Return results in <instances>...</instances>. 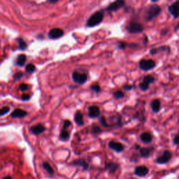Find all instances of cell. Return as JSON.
<instances>
[{"label":"cell","instance_id":"1","mask_svg":"<svg viewBox=\"0 0 179 179\" xmlns=\"http://www.w3.org/2000/svg\"><path fill=\"white\" fill-rule=\"evenodd\" d=\"M161 8L157 4H151L148 6L144 12V19L146 22H150L157 17L161 13Z\"/></svg>","mask_w":179,"mask_h":179},{"label":"cell","instance_id":"2","mask_svg":"<svg viewBox=\"0 0 179 179\" xmlns=\"http://www.w3.org/2000/svg\"><path fill=\"white\" fill-rule=\"evenodd\" d=\"M104 20L103 11H97L90 15L86 21V26L87 27H94L100 25Z\"/></svg>","mask_w":179,"mask_h":179},{"label":"cell","instance_id":"3","mask_svg":"<svg viewBox=\"0 0 179 179\" xmlns=\"http://www.w3.org/2000/svg\"><path fill=\"white\" fill-rule=\"evenodd\" d=\"M125 29L130 34H138L143 32V26L139 22H130L126 25Z\"/></svg>","mask_w":179,"mask_h":179},{"label":"cell","instance_id":"4","mask_svg":"<svg viewBox=\"0 0 179 179\" xmlns=\"http://www.w3.org/2000/svg\"><path fill=\"white\" fill-rule=\"evenodd\" d=\"M156 66V63L154 60H141L139 62V67L141 70L144 72H148V71L152 70L154 69Z\"/></svg>","mask_w":179,"mask_h":179},{"label":"cell","instance_id":"5","mask_svg":"<svg viewBox=\"0 0 179 179\" xmlns=\"http://www.w3.org/2000/svg\"><path fill=\"white\" fill-rule=\"evenodd\" d=\"M72 79L74 82L77 84L83 85L88 81V76L85 73L74 72L72 74Z\"/></svg>","mask_w":179,"mask_h":179},{"label":"cell","instance_id":"6","mask_svg":"<svg viewBox=\"0 0 179 179\" xmlns=\"http://www.w3.org/2000/svg\"><path fill=\"white\" fill-rule=\"evenodd\" d=\"M125 6V1L123 0H118L110 4L105 8L106 11H116Z\"/></svg>","mask_w":179,"mask_h":179},{"label":"cell","instance_id":"7","mask_svg":"<svg viewBox=\"0 0 179 179\" xmlns=\"http://www.w3.org/2000/svg\"><path fill=\"white\" fill-rule=\"evenodd\" d=\"M168 11L169 13L175 19L179 17V1L172 3L168 6Z\"/></svg>","mask_w":179,"mask_h":179},{"label":"cell","instance_id":"8","mask_svg":"<svg viewBox=\"0 0 179 179\" xmlns=\"http://www.w3.org/2000/svg\"><path fill=\"white\" fill-rule=\"evenodd\" d=\"M171 153L169 150H164L163 154L156 159V162L158 164H165V163H167L171 159Z\"/></svg>","mask_w":179,"mask_h":179},{"label":"cell","instance_id":"9","mask_svg":"<svg viewBox=\"0 0 179 179\" xmlns=\"http://www.w3.org/2000/svg\"><path fill=\"white\" fill-rule=\"evenodd\" d=\"M64 31L60 28H53L50 29L48 33V36L51 39H57L63 36Z\"/></svg>","mask_w":179,"mask_h":179},{"label":"cell","instance_id":"10","mask_svg":"<svg viewBox=\"0 0 179 179\" xmlns=\"http://www.w3.org/2000/svg\"><path fill=\"white\" fill-rule=\"evenodd\" d=\"M88 111L90 118H98L100 115V109L97 106H90L88 108Z\"/></svg>","mask_w":179,"mask_h":179},{"label":"cell","instance_id":"11","mask_svg":"<svg viewBox=\"0 0 179 179\" xmlns=\"http://www.w3.org/2000/svg\"><path fill=\"white\" fill-rule=\"evenodd\" d=\"M108 146H109V147L111 149H112V150H114L116 151V152L118 153L123 152L125 148L124 146H123L122 143H120V142L114 141H111L109 142Z\"/></svg>","mask_w":179,"mask_h":179},{"label":"cell","instance_id":"12","mask_svg":"<svg viewBox=\"0 0 179 179\" xmlns=\"http://www.w3.org/2000/svg\"><path fill=\"white\" fill-rule=\"evenodd\" d=\"M134 173L139 176L143 177L148 173V169L146 166H139L135 169Z\"/></svg>","mask_w":179,"mask_h":179},{"label":"cell","instance_id":"13","mask_svg":"<svg viewBox=\"0 0 179 179\" xmlns=\"http://www.w3.org/2000/svg\"><path fill=\"white\" fill-rule=\"evenodd\" d=\"M27 115V113L25 111L22 110V109H17L12 112L11 116V117L13 118H22L25 117Z\"/></svg>","mask_w":179,"mask_h":179},{"label":"cell","instance_id":"14","mask_svg":"<svg viewBox=\"0 0 179 179\" xmlns=\"http://www.w3.org/2000/svg\"><path fill=\"white\" fill-rule=\"evenodd\" d=\"M74 121L79 126L84 125V120H83V116L81 111H78L74 115Z\"/></svg>","mask_w":179,"mask_h":179},{"label":"cell","instance_id":"15","mask_svg":"<svg viewBox=\"0 0 179 179\" xmlns=\"http://www.w3.org/2000/svg\"><path fill=\"white\" fill-rule=\"evenodd\" d=\"M160 106L161 102L160 100L158 99H155V100H153L152 102L150 103V107L152 109V111L154 113H158L160 110Z\"/></svg>","mask_w":179,"mask_h":179},{"label":"cell","instance_id":"16","mask_svg":"<svg viewBox=\"0 0 179 179\" xmlns=\"http://www.w3.org/2000/svg\"><path fill=\"white\" fill-rule=\"evenodd\" d=\"M44 131H45L44 126L41 124L36 125H34L31 127V132L35 135H39L40 134L43 133Z\"/></svg>","mask_w":179,"mask_h":179},{"label":"cell","instance_id":"17","mask_svg":"<svg viewBox=\"0 0 179 179\" xmlns=\"http://www.w3.org/2000/svg\"><path fill=\"white\" fill-rule=\"evenodd\" d=\"M140 139L144 143H150L152 142L153 137L148 132H143L140 135Z\"/></svg>","mask_w":179,"mask_h":179},{"label":"cell","instance_id":"18","mask_svg":"<svg viewBox=\"0 0 179 179\" xmlns=\"http://www.w3.org/2000/svg\"><path fill=\"white\" fill-rule=\"evenodd\" d=\"M106 167L108 170H109V172H111V173H114V172L116 171V170L118 169V168H119V165L117 163H115V162H108L107 163V164H106Z\"/></svg>","mask_w":179,"mask_h":179},{"label":"cell","instance_id":"19","mask_svg":"<svg viewBox=\"0 0 179 179\" xmlns=\"http://www.w3.org/2000/svg\"><path fill=\"white\" fill-rule=\"evenodd\" d=\"M72 164L74 165H76V166H83V169H85V170L88 168V163H87V162L85 160V159H76V160L73 162Z\"/></svg>","mask_w":179,"mask_h":179},{"label":"cell","instance_id":"20","mask_svg":"<svg viewBox=\"0 0 179 179\" xmlns=\"http://www.w3.org/2000/svg\"><path fill=\"white\" fill-rule=\"evenodd\" d=\"M154 81H155V79L153 76L151 75H147V76H145L143 78L142 83L146 85H148V86H150V84L154 83Z\"/></svg>","mask_w":179,"mask_h":179},{"label":"cell","instance_id":"21","mask_svg":"<svg viewBox=\"0 0 179 179\" xmlns=\"http://www.w3.org/2000/svg\"><path fill=\"white\" fill-rule=\"evenodd\" d=\"M26 60H27V57H26L25 55H20L18 57V58H17L16 60V63L17 65L18 66H20V67H22V66H23L25 65Z\"/></svg>","mask_w":179,"mask_h":179},{"label":"cell","instance_id":"22","mask_svg":"<svg viewBox=\"0 0 179 179\" xmlns=\"http://www.w3.org/2000/svg\"><path fill=\"white\" fill-rule=\"evenodd\" d=\"M113 97L116 100H120V99H123L125 97V93L123 91H121V90H117V91H116L113 94Z\"/></svg>","mask_w":179,"mask_h":179},{"label":"cell","instance_id":"23","mask_svg":"<svg viewBox=\"0 0 179 179\" xmlns=\"http://www.w3.org/2000/svg\"><path fill=\"white\" fill-rule=\"evenodd\" d=\"M60 139L62 141H67L69 139V133L67 130H62V132H60Z\"/></svg>","mask_w":179,"mask_h":179},{"label":"cell","instance_id":"24","mask_svg":"<svg viewBox=\"0 0 179 179\" xmlns=\"http://www.w3.org/2000/svg\"><path fill=\"white\" fill-rule=\"evenodd\" d=\"M150 150L147 148H140V155L141 157H146L150 154Z\"/></svg>","mask_w":179,"mask_h":179},{"label":"cell","instance_id":"25","mask_svg":"<svg viewBox=\"0 0 179 179\" xmlns=\"http://www.w3.org/2000/svg\"><path fill=\"white\" fill-rule=\"evenodd\" d=\"M18 48L19 49L23 50L27 48V43H25V41L22 39H18Z\"/></svg>","mask_w":179,"mask_h":179},{"label":"cell","instance_id":"26","mask_svg":"<svg viewBox=\"0 0 179 179\" xmlns=\"http://www.w3.org/2000/svg\"><path fill=\"white\" fill-rule=\"evenodd\" d=\"M43 168L45 169L46 170L47 172L48 173H49L50 174H53V173H54V171H53V169L51 167V166L48 164V162H43Z\"/></svg>","mask_w":179,"mask_h":179},{"label":"cell","instance_id":"27","mask_svg":"<svg viewBox=\"0 0 179 179\" xmlns=\"http://www.w3.org/2000/svg\"><path fill=\"white\" fill-rule=\"evenodd\" d=\"M157 53L159 52H167L168 53H170L171 52V48L168 46H162L159 48H157Z\"/></svg>","mask_w":179,"mask_h":179},{"label":"cell","instance_id":"28","mask_svg":"<svg viewBox=\"0 0 179 179\" xmlns=\"http://www.w3.org/2000/svg\"><path fill=\"white\" fill-rule=\"evenodd\" d=\"M90 90L96 93H99L101 92V88L98 83H95V84L92 85V86H90Z\"/></svg>","mask_w":179,"mask_h":179},{"label":"cell","instance_id":"29","mask_svg":"<svg viewBox=\"0 0 179 179\" xmlns=\"http://www.w3.org/2000/svg\"><path fill=\"white\" fill-rule=\"evenodd\" d=\"M102 132V130L101 129L99 126L95 125L92 127V133L93 134H100V133Z\"/></svg>","mask_w":179,"mask_h":179},{"label":"cell","instance_id":"30","mask_svg":"<svg viewBox=\"0 0 179 179\" xmlns=\"http://www.w3.org/2000/svg\"><path fill=\"white\" fill-rule=\"evenodd\" d=\"M36 70V67L34 65H32V64H29V65H27L26 66V68H25V71L27 72L28 73H32L34 72V71Z\"/></svg>","mask_w":179,"mask_h":179},{"label":"cell","instance_id":"31","mask_svg":"<svg viewBox=\"0 0 179 179\" xmlns=\"http://www.w3.org/2000/svg\"><path fill=\"white\" fill-rule=\"evenodd\" d=\"M100 123L104 127H110V125L107 123V118H106L105 116H102V117L100 118Z\"/></svg>","mask_w":179,"mask_h":179},{"label":"cell","instance_id":"32","mask_svg":"<svg viewBox=\"0 0 179 179\" xmlns=\"http://www.w3.org/2000/svg\"><path fill=\"white\" fill-rule=\"evenodd\" d=\"M10 109L8 107H4L0 109V116H2L4 115L8 114L9 112Z\"/></svg>","mask_w":179,"mask_h":179},{"label":"cell","instance_id":"33","mask_svg":"<svg viewBox=\"0 0 179 179\" xmlns=\"http://www.w3.org/2000/svg\"><path fill=\"white\" fill-rule=\"evenodd\" d=\"M139 87L141 90H142V91H143V92L147 91V90L149 89V86L144 84V83H143L142 82L139 84Z\"/></svg>","mask_w":179,"mask_h":179},{"label":"cell","instance_id":"34","mask_svg":"<svg viewBox=\"0 0 179 179\" xmlns=\"http://www.w3.org/2000/svg\"><path fill=\"white\" fill-rule=\"evenodd\" d=\"M118 48L119 49H125L127 46V43L125 42H123V41H119L118 43Z\"/></svg>","mask_w":179,"mask_h":179},{"label":"cell","instance_id":"35","mask_svg":"<svg viewBox=\"0 0 179 179\" xmlns=\"http://www.w3.org/2000/svg\"><path fill=\"white\" fill-rule=\"evenodd\" d=\"M134 88V86H131V85H129V84H125L123 86V89L127 90V91H130V90H132Z\"/></svg>","mask_w":179,"mask_h":179},{"label":"cell","instance_id":"36","mask_svg":"<svg viewBox=\"0 0 179 179\" xmlns=\"http://www.w3.org/2000/svg\"><path fill=\"white\" fill-rule=\"evenodd\" d=\"M71 125H72V123H71L70 121L68 120H65L63 124V130H67L69 127H70Z\"/></svg>","mask_w":179,"mask_h":179},{"label":"cell","instance_id":"37","mask_svg":"<svg viewBox=\"0 0 179 179\" xmlns=\"http://www.w3.org/2000/svg\"><path fill=\"white\" fill-rule=\"evenodd\" d=\"M27 88H28V86H27L26 84H21L19 87V89H20L21 91H25V90H27Z\"/></svg>","mask_w":179,"mask_h":179},{"label":"cell","instance_id":"38","mask_svg":"<svg viewBox=\"0 0 179 179\" xmlns=\"http://www.w3.org/2000/svg\"><path fill=\"white\" fill-rule=\"evenodd\" d=\"M173 141L175 145H179V135H176V136L173 138Z\"/></svg>","mask_w":179,"mask_h":179},{"label":"cell","instance_id":"39","mask_svg":"<svg viewBox=\"0 0 179 179\" xmlns=\"http://www.w3.org/2000/svg\"><path fill=\"white\" fill-rule=\"evenodd\" d=\"M168 32H169V29L167 28H163V29H161L160 34H161V35L164 36V35H166V34H167Z\"/></svg>","mask_w":179,"mask_h":179},{"label":"cell","instance_id":"40","mask_svg":"<svg viewBox=\"0 0 179 179\" xmlns=\"http://www.w3.org/2000/svg\"><path fill=\"white\" fill-rule=\"evenodd\" d=\"M158 53H157V48H151V49L150 50V55H156V54Z\"/></svg>","mask_w":179,"mask_h":179},{"label":"cell","instance_id":"41","mask_svg":"<svg viewBox=\"0 0 179 179\" xmlns=\"http://www.w3.org/2000/svg\"><path fill=\"white\" fill-rule=\"evenodd\" d=\"M22 76V74L21 72H18L16 73V74L14 75V79H20V78H21Z\"/></svg>","mask_w":179,"mask_h":179},{"label":"cell","instance_id":"42","mask_svg":"<svg viewBox=\"0 0 179 179\" xmlns=\"http://www.w3.org/2000/svg\"><path fill=\"white\" fill-rule=\"evenodd\" d=\"M21 98H22V100L27 101V100H28L29 98H30V97H29V95H23L22 96Z\"/></svg>","mask_w":179,"mask_h":179},{"label":"cell","instance_id":"43","mask_svg":"<svg viewBox=\"0 0 179 179\" xmlns=\"http://www.w3.org/2000/svg\"><path fill=\"white\" fill-rule=\"evenodd\" d=\"M143 37H144V41H143V43H148V37H147V36L146 35H143Z\"/></svg>","mask_w":179,"mask_h":179},{"label":"cell","instance_id":"44","mask_svg":"<svg viewBox=\"0 0 179 179\" xmlns=\"http://www.w3.org/2000/svg\"><path fill=\"white\" fill-rule=\"evenodd\" d=\"M178 29H179V22H178V23L176 25L175 29H174V32H177V31H178Z\"/></svg>","mask_w":179,"mask_h":179},{"label":"cell","instance_id":"45","mask_svg":"<svg viewBox=\"0 0 179 179\" xmlns=\"http://www.w3.org/2000/svg\"><path fill=\"white\" fill-rule=\"evenodd\" d=\"M2 179H12V178L11 176H6L4 177V178H3Z\"/></svg>","mask_w":179,"mask_h":179},{"label":"cell","instance_id":"46","mask_svg":"<svg viewBox=\"0 0 179 179\" xmlns=\"http://www.w3.org/2000/svg\"><path fill=\"white\" fill-rule=\"evenodd\" d=\"M57 1H48V2L51 3V4H54V3H56Z\"/></svg>","mask_w":179,"mask_h":179},{"label":"cell","instance_id":"47","mask_svg":"<svg viewBox=\"0 0 179 179\" xmlns=\"http://www.w3.org/2000/svg\"><path fill=\"white\" fill-rule=\"evenodd\" d=\"M135 148H136V149H140L141 148L139 145H135Z\"/></svg>","mask_w":179,"mask_h":179},{"label":"cell","instance_id":"48","mask_svg":"<svg viewBox=\"0 0 179 179\" xmlns=\"http://www.w3.org/2000/svg\"><path fill=\"white\" fill-rule=\"evenodd\" d=\"M178 70L179 71V66H178Z\"/></svg>","mask_w":179,"mask_h":179},{"label":"cell","instance_id":"49","mask_svg":"<svg viewBox=\"0 0 179 179\" xmlns=\"http://www.w3.org/2000/svg\"><path fill=\"white\" fill-rule=\"evenodd\" d=\"M178 124H179V119H178Z\"/></svg>","mask_w":179,"mask_h":179}]
</instances>
